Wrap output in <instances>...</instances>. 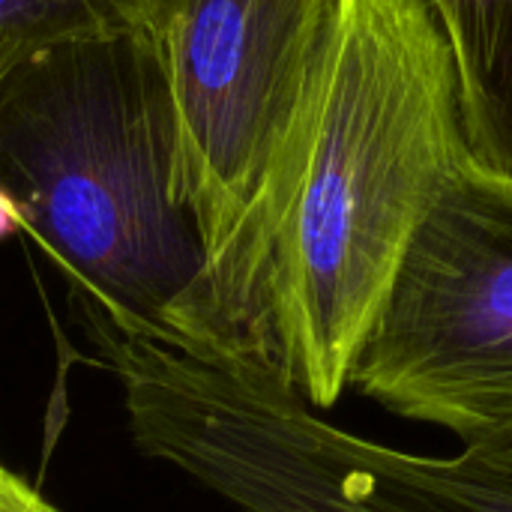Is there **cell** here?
Returning a JSON list of instances; mask_svg holds the SVG:
<instances>
[{
    "label": "cell",
    "mask_w": 512,
    "mask_h": 512,
    "mask_svg": "<svg viewBox=\"0 0 512 512\" xmlns=\"http://www.w3.org/2000/svg\"><path fill=\"white\" fill-rule=\"evenodd\" d=\"M0 189L120 330L231 363L147 24L57 42L0 78Z\"/></svg>",
    "instance_id": "cell-1"
},
{
    "label": "cell",
    "mask_w": 512,
    "mask_h": 512,
    "mask_svg": "<svg viewBox=\"0 0 512 512\" xmlns=\"http://www.w3.org/2000/svg\"><path fill=\"white\" fill-rule=\"evenodd\" d=\"M468 156L459 81L426 0H339L279 249L291 390L327 411L423 219Z\"/></svg>",
    "instance_id": "cell-2"
},
{
    "label": "cell",
    "mask_w": 512,
    "mask_h": 512,
    "mask_svg": "<svg viewBox=\"0 0 512 512\" xmlns=\"http://www.w3.org/2000/svg\"><path fill=\"white\" fill-rule=\"evenodd\" d=\"M339 0H147L231 363L285 381L279 249Z\"/></svg>",
    "instance_id": "cell-3"
},
{
    "label": "cell",
    "mask_w": 512,
    "mask_h": 512,
    "mask_svg": "<svg viewBox=\"0 0 512 512\" xmlns=\"http://www.w3.org/2000/svg\"><path fill=\"white\" fill-rule=\"evenodd\" d=\"M150 453L243 512H512V459L393 450L327 423L288 384L222 363L174 378Z\"/></svg>",
    "instance_id": "cell-4"
},
{
    "label": "cell",
    "mask_w": 512,
    "mask_h": 512,
    "mask_svg": "<svg viewBox=\"0 0 512 512\" xmlns=\"http://www.w3.org/2000/svg\"><path fill=\"white\" fill-rule=\"evenodd\" d=\"M351 387L462 450L512 435V177L465 156L423 219Z\"/></svg>",
    "instance_id": "cell-5"
},
{
    "label": "cell",
    "mask_w": 512,
    "mask_h": 512,
    "mask_svg": "<svg viewBox=\"0 0 512 512\" xmlns=\"http://www.w3.org/2000/svg\"><path fill=\"white\" fill-rule=\"evenodd\" d=\"M453 57L468 156L512 177V0H426Z\"/></svg>",
    "instance_id": "cell-6"
},
{
    "label": "cell",
    "mask_w": 512,
    "mask_h": 512,
    "mask_svg": "<svg viewBox=\"0 0 512 512\" xmlns=\"http://www.w3.org/2000/svg\"><path fill=\"white\" fill-rule=\"evenodd\" d=\"M147 24V0H0V78L30 54L69 39Z\"/></svg>",
    "instance_id": "cell-7"
},
{
    "label": "cell",
    "mask_w": 512,
    "mask_h": 512,
    "mask_svg": "<svg viewBox=\"0 0 512 512\" xmlns=\"http://www.w3.org/2000/svg\"><path fill=\"white\" fill-rule=\"evenodd\" d=\"M0 512H57L36 489H27L15 498H0Z\"/></svg>",
    "instance_id": "cell-8"
},
{
    "label": "cell",
    "mask_w": 512,
    "mask_h": 512,
    "mask_svg": "<svg viewBox=\"0 0 512 512\" xmlns=\"http://www.w3.org/2000/svg\"><path fill=\"white\" fill-rule=\"evenodd\" d=\"M18 231H24L21 213H18L15 201L0 189V240H6V237H12Z\"/></svg>",
    "instance_id": "cell-9"
},
{
    "label": "cell",
    "mask_w": 512,
    "mask_h": 512,
    "mask_svg": "<svg viewBox=\"0 0 512 512\" xmlns=\"http://www.w3.org/2000/svg\"><path fill=\"white\" fill-rule=\"evenodd\" d=\"M27 489H33V486L0 465V498H15V495H24Z\"/></svg>",
    "instance_id": "cell-10"
},
{
    "label": "cell",
    "mask_w": 512,
    "mask_h": 512,
    "mask_svg": "<svg viewBox=\"0 0 512 512\" xmlns=\"http://www.w3.org/2000/svg\"><path fill=\"white\" fill-rule=\"evenodd\" d=\"M471 450H483V453H492L501 459H512V435L501 438V441H492V444H483V447H471Z\"/></svg>",
    "instance_id": "cell-11"
}]
</instances>
